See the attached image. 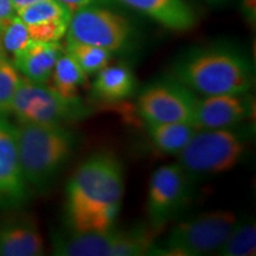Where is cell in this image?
Returning <instances> with one entry per match:
<instances>
[{
  "label": "cell",
  "mask_w": 256,
  "mask_h": 256,
  "mask_svg": "<svg viewBox=\"0 0 256 256\" xmlns=\"http://www.w3.org/2000/svg\"><path fill=\"white\" fill-rule=\"evenodd\" d=\"M64 52L72 57L83 72L87 74V76L96 75L104 66H107L112 56V52L102 48L74 40H66Z\"/></svg>",
  "instance_id": "20"
},
{
  "label": "cell",
  "mask_w": 256,
  "mask_h": 256,
  "mask_svg": "<svg viewBox=\"0 0 256 256\" xmlns=\"http://www.w3.org/2000/svg\"><path fill=\"white\" fill-rule=\"evenodd\" d=\"M30 190L19 160L16 127L0 115V209H20Z\"/></svg>",
  "instance_id": "11"
},
{
  "label": "cell",
  "mask_w": 256,
  "mask_h": 256,
  "mask_svg": "<svg viewBox=\"0 0 256 256\" xmlns=\"http://www.w3.org/2000/svg\"><path fill=\"white\" fill-rule=\"evenodd\" d=\"M172 31L191 30L196 14L184 0H118Z\"/></svg>",
  "instance_id": "15"
},
{
  "label": "cell",
  "mask_w": 256,
  "mask_h": 256,
  "mask_svg": "<svg viewBox=\"0 0 256 256\" xmlns=\"http://www.w3.org/2000/svg\"><path fill=\"white\" fill-rule=\"evenodd\" d=\"M146 128L156 148L171 156L183 151L197 130L188 122H151Z\"/></svg>",
  "instance_id": "17"
},
{
  "label": "cell",
  "mask_w": 256,
  "mask_h": 256,
  "mask_svg": "<svg viewBox=\"0 0 256 256\" xmlns=\"http://www.w3.org/2000/svg\"><path fill=\"white\" fill-rule=\"evenodd\" d=\"M63 54L60 42L30 40L14 55V64L25 78L37 83H46L51 78L57 60Z\"/></svg>",
  "instance_id": "14"
},
{
  "label": "cell",
  "mask_w": 256,
  "mask_h": 256,
  "mask_svg": "<svg viewBox=\"0 0 256 256\" xmlns=\"http://www.w3.org/2000/svg\"><path fill=\"white\" fill-rule=\"evenodd\" d=\"M246 151V139L230 128L197 130L178 156V164L192 180L222 174L238 164Z\"/></svg>",
  "instance_id": "4"
},
{
  "label": "cell",
  "mask_w": 256,
  "mask_h": 256,
  "mask_svg": "<svg viewBox=\"0 0 256 256\" xmlns=\"http://www.w3.org/2000/svg\"><path fill=\"white\" fill-rule=\"evenodd\" d=\"M60 2H62L66 6V8H69L72 11H76V10L81 8H84V6L87 5H90L92 2H94L95 0H58Z\"/></svg>",
  "instance_id": "26"
},
{
  "label": "cell",
  "mask_w": 256,
  "mask_h": 256,
  "mask_svg": "<svg viewBox=\"0 0 256 256\" xmlns=\"http://www.w3.org/2000/svg\"><path fill=\"white\" fill-rule=\"evenodd\" d=\"M22 81L20 72L14 62L0 55V115L4 116L11 113L12 102Z\"/></svg>",
  "instance_id": "22"
},
{
  "label": "cell",
  "mask_w": 256,
  "mask_h": 256,
  "mask_svg": "<svg viewBox=\"0 0 256 256\" xmlns=\"http://www.w3.org/2000/svg\"><path fill=\"white\" fill-rule=\"evenodd\" d=\"M232 211L215 210L178 223L165 238L164 255L200 256L216 252L238 223Z\"/></svg>",
  "instance_id": "7"
},
{
  "label": "cell",
  "mask_w": 256,
  "mask_h": 256,
  "mask_svg": "<svg viewBox=\"0 0 256 256\" xmlns=\"http://www.w3.org/2000/svg\"><path fill=\"white\" fill-rule=\"evenodd\" d=\"M0 49H2V46H0ZM2 51H4V50H2Z\"/></svg>",
  "instance_id": "30"
},
{
  "label": "cell",
  "mask_w": 256,
  "mask_h": 256,
  "mask_svg": "<svg viewBox=\"0 0 256 256\" xmlns=\"http://www.w3.org/2000/svg\"><path fill=\"white\" fill-rule=\"evenodd\" d=\"M40 2V0H12V4H14V12H16L17 10L25 8V6H28V5L34 4V2Z\"/></svg>",
  "instance_id": "27"
},
{
  "label": "cell",
  "mask_w": 256,
  "mask_h": 256,
  "mask_svg": "<svg viewBox=\"0 0 256 256\" xmlns=\"http://www.w3.org/2000/svg\"><path fill=\"white\" fill-rule=\"evenodd\" d=\"M16 138L24 177L38 191L55 180L76 144L75 134L64 124H19Z\"/></svg>",
  "instance_id": "3"
},
{
  "label": "cell",
  "mask_w": 256,
  "mask_h": 256,
  "mask_svg": "<svg viewBox=\"0 0 256 256\" xmlns=\"http://www.w3.org/2000/svg\"><path fill=\"white\" fill-rule=\"evenodd\" d=\"M124 191L122 166L108 153L92 156L70 178L66 215L70 230L102 232L114 226Z\"/></svg>",
  "instance_id": "1"
},
{
  "label": "cell",
  "mask_w": 256,
  "mask_h": 256,
  "mask_svg": "<svg viewBox=\"0 0 256 256\" xmlns=\"http://www.w3.org/2000/svg\"><path fill=\"white\" fill-rule=\"evenodd\" d=\"M246 94H223L198 98L192 126L197 130H215L236 126L249 115L250 104Z\"/></svg>",
  "instance_id": "12"
},
{
  "label": "cell",
  "mask_w": 256,
  "mask_h": 256,
  "mask_svg": "<svg viewBox=\"0 0 256 256\" xmlns=\"http://www.w3.org/2000/svg\"><path fill=\"white\" fill-rule=\"evenodd\" d=\"M0 55H5V52L2 49H0Z\"/></svg>",
  "instance_id": "28"
},
{
  "label": "cell",
  "mask_w": 256,
  "mask_h": 256,
  "mask_svg": "<svg viewBox=\"0 0 256 256\" xmlns=\"http://www.w3.org/2000/svg\"><path fill=\"white\" fill-rule=\"evenodd\" d=\"M52 87L64 98H80L78 90L88 82V76L78 63L64 52L57 60L52 75Z\"/></svg>",
  "instance_id": "18"
},
{
  "label": "cell",
  "mask_w": 256,
  "mask_h": 256,
  "mask_svg": "<svg viewBox=\"0 0 256 256\" xmlns=\"http://www.w3.org/2000/svg\"><path fill=\"white\" fill-rule=\"evenodd\" d=\"M70 19H57L46 23L26 25L28 34L32 40L55 43L66 34Z\"/></svg>",
  "instance_id": "24"
},
{
  "label": "cell",
  "mask_w": 256,
  "mask_h": 256,
  "mask_svg": "<svg viewBox=\"0 0 256 256\" xmlns=\"http://www.w3.org/2000/svg\"><path fill=\"white\" fill-rule=\"evenodd\" d=\"M132 28L126 18L110 10L87 5L70 17L66 40L80 42L116 52L127 46Z\"/></svg>",
  "instance_id": "9"
},
{
  "label": "cell",
  "mask_w": 256,
  "mask_h": 256,
  "mask_svg": "<svg viewBox=\"0 0 256 256\" xmlns=\"http://www.w3.org/2000/svg\"><path fill=\"white\" fill-rule=\"evenodd\" d=\"M194 180L179 164L162 165L153 172L147 192V217L153 232L162 229L185 209Z\"/></svg>",
  "instance_id": "8"
},
{
  "label": "cell",
  "mask_w": 256,
  "mask_h": 256,
  "mask_svg": "<svg viewBox=\"0 0 256 256\" xmlns=\"http://www.w3.org/2000/svg\"><path fill=\"white\" fill-rule=\"evenodd\" d=\"M54 254L60 256H136L148 254L153 246L152 232L147 229L56 234Z\"/></svg>",
  "instance_id": "5"
},
{
  "label": "cell",
  "mask_w": 256,
  "mask_h": 256,
  "mask_svg": "<svg viewBox=\"0 0 256 256\" xmlns=\"http://www.w3.org/2000/svg\"><path fill=\"white\" fill-rule=\"evenodd\" d=\"M11 114L19 124H64L82 119L87 114V108L80 98H64L46 83L22 78Z\"/></svg>",
  "instance_id": "6"
},
{
  "label": "cell",
  "mask_w": 256,
  "mask_h": 256,
  "mask_svg": "<svg viewBox=\"0 0 256 256\" xmlns=\"http://www.w3.org/2000/svg\"><path fill=\"white\" fill-rule=\"evenodd\" d=\"M209 2H220V0H209Z\"/></svg>",
  "instance_id": "29"
},
{
  "label": "cell",
  "mask_w": 256,
  "mask_h": 256,
  "mask_svg": "<svg viewBox=\"0 0 256 256\" xmlns=\"http://www.w3.org/2000/svg\"><path fill=\"white\" fill-rule=\"evenodd\" d=\"M256 252V226L254 222H240L217 249L220 256H252Z\"/></svg>",
  "instance_id": "19"
},
{
  "label": "cell",
  "mask_w": 256,
  "mask_h": 256,
  "mask_svg": "<svg viewBox=\"0 0 256 256\" xmlns=\"http://www.w3.org/2000/svg\"><path fill=\"white\" fill-rule=\"evenodd\" d=\"M26 25L46 23L57 19H70L72 11L58 0H40L16 11Z\"/></svg>",
  "instance_id": "21"
},
{
  "label": "cell",
  "mask_w": 256,
  "mask_h": 256,
  "mask_svg": "<svg viewBox=\"0 0 256 256\" xmlns=\"http://www.w3.org/2000/svg\"><path fill=\"white\" fill-rule=\"evenodd\" d=\"M43 252L44 240L32 217L17 215L0 224V255L40 256Z\"/></svg>",
  "instance_id": "13"
},
{
  "label": "cell",
  "mask_w": 256,
  "mask_h": 256,
  "mask_svg": "<svg viewBox=\"0 0 256 256\" xmlns=\"http://www.w3.org/2000/svg\"><path fill=\"white\" fill-rule=\"evenodd\" d=\"M14 16V8L12 0H0V23Z\"/></svg>",
  "instance_id": "25"
},
{
  "label": "cell",
  "mask_w": 256,
  "mask_h": 256,
  "mask_svg": "<svg viewBox=\"0 0 256 256\" xmlns=\"http://www.w3.org/2000/svg\"><path fill=\"white\" fill-rule=\"evenodd\" d=\"M171 78L202 96L247 94L255 83L250 60L226 48H208L186 54L172 66Z\"/></svg>",
  "instance_id": "2"
},
{
  "label": "cell",
  "mask_w": 256,
  "mask_h": 256,
  "mask_svg": "<svg viewBox=\"0 0 256 256\" xmlns=\"http://www.w3.org/2000/svg\"><path fill=\"white\" fill-rule=\"evenodd\" d=\"M198 96L174 78L151 83L138 98V112L146 124H192Z\"/></svg>",
  "instance_id": "10"
},
{
  "label": "cell",
  "mask_w": 256,
  "mask_h": 256,
  "mask_svg": "<svg viewBox=\"0 0 256 256\" xmlns=\"http://www.w3.org/2000/svg\"><path fill=\"white\" fill-rule=\"evenodd\" d=\"M30 40L26 24L18 16H12L0 23V46L4 52L14 55Z\"/></svg>",
  "instance_id": "23"
},
{
  "label": "cell",
  "mask_w": 256,
  "mask_h": 256,
  "mask_svg": "<svg viewBox=\"0 0 256 256\" xmlns=\"http://www.w3.org/2000/svg\"><path fill=\"white\" fill-rule=\"evenodd\" d=\"M136 80L132 70L124 66H107L96 74L92 81V95L98 101L119 102L134 94Z\"/></svg>",
  "instance_id": "16"
}]
</instances>
